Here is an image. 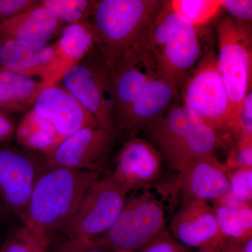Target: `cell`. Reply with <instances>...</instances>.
Wrapping results in <instances>:
<instances>
[{"label": "cell", "instance_id": "6da1fadb", "mask_svg": "<svg viewBox=\"0 0 252 252\" xmlns=\"http://www.w3.org/2000/svg\"><path fill=\"white\" fill-rule=\"evenodd\" d=\"M100 172L46 167L33 187L23 225L49 247L62 232L91 185Z\"/></svg>", "mask_w": 252, "mask_h": 252}, {"label": "cell", "instance_id": "7a4b0ae2", "mask_svg": "<svg viewBox=\"0 0 252 252\" xmlns=\"http://www.w3.org/2000/svg\"><path fill=\"white\" fill-rule=\"evenodd\" d=\"M162 4L159 0H95L82 24L109 64L146 37Z\"/></svg>", "mask_w": 252, "mask_h": 252}, {"label": "cell", "instance_id": "3957f363", "mask_svg": "<svg viewBox=\"0 0 252 252\" xmlns=\"http://www.w3.org/2000/svg\"><path fill=\"white\" fill-rule=\"evenodd\" d=\"M170 171L180 172L198 158L215 156L220 133L183 104H175L145 131Z\"/></svg>", "mask_w": 252, "mask_h": 252}, {"label": "cell", "instance_id": "277c9868", "mask_svg": "<svg viewBox=\"0 0 252 252\" xmlns=\"http://www.w3.org/2000/svg\"><path fill=\"white\" fill-rule=\"evenodd\" d=\"M145 46L160 75L180 94L189 72L203 56L198 28L177 14L169 1H163Z\"/></svg>", "mask_w": 252, "mask_h": 252}, {"label": "cell", "instance_id": "5b68a950", "mask_svg": "<svg viewBox=\"0 0 252 252\" xmlns=\"http://www.w3.org/2000/svg\"><path fill=\"white\" fill-rule=\"evenodd\" d=\"M217 67L226 89L232 113V129L245 96L251 91L252 30L250 23L223 18L217 26Z\"/></svg>", "mask_w": 252, "mask_h": 252}, {"label": "cell", "instance_id": "8992f818", "mask_svg": "<svg viewBox=\"0 0 252 252\" xmlns=\"http://www.w3.org/2000/svg\"><path fill=\"white\" fill-rule=\"evenodd\" d=\"M126 195L111 174L99 177L88 189L63 228L67 241L91 245L114 224L125 205Z\"/></svg>", "mask_w": 252, "mask_h": 252}, {"label": "cell", "instance_id": "52a82bcc", "mask_svg": "<svg viewBox=\"0 0 252 252\" xmlns=\"http://www.w3.org/2000/svg\"><path fill=\"white\" fill-rule=\"evenodd\" d=\"M183 104L220 133L231 130L232 113L226 89L210 51L189 72L180 93Z\"/></svg>", "mask_w": 252, "mask_h": 252}, {"label": "cell", "instance_id": "ba28073f", "mask_svg": "<svg viewBox=\"0 0 252 252\" xmlns=\"http://www.w3.org/2000/svg\"><path fill=\"white\" fill-rule=\"evenodd\" d=\"M79 101L99 125L114 130L115 111L108 64L94 46L59 82Z\"/></svg>", "mask_w": 252, "mask_h": 252}, {"label": "cell", "instance_id": "9c48e42d", "mask_svg": "<svg viewBox=\"0 0 252 252\" xmlns=\"http://www.w3.org/2000/svg\"><path fill=\"white\" fill-rule=\"evenodd\" d=\"M46 164L40 154L0 146V220L24 222L33 187Z\"/></svg>", "mask_w": 252, "mask_h": 252}, {"label": "cell", "instance_id": "30bf717a", "mask_svg": "<svg viewBox=\"0 0 252 252\" xmlns=\"http://www.w3.org/2000/svg\"><path fill=\"white\" fill-rule=\"evenodd\" d=\"M165 215L160 200L149 192L126 200L112 226L91 245L133 252L165 229Z\"/></svg>", "mask_w": 252, "mask_h": 252}, {"label": "cell", "instance_id": "8fae6325", "mask_svg": "<svg viewBox=\"0 0 252 252\" xmlns=\"http://www.w3.org/2000/svg\"><path fill=\"white\" fill-rule=\"evenodd\" d=\"M115 111L114 127L151 81L160 75L145 46V38L109 64Z\"/></svg>", "mask_w": 252, "mask_h": 252}, {"label": "cell", "instance_id": "7c38bea8", "mask_svg": "<svg viewBox=\"0 0 252 252\" xmlns=\"http://www.w3.org/2000/svg\"><path fill=\"white\" fill-rule=\"evenodd\" d=\"M117 137L115 131L105 127H86L42 157L49 166L100 172Z\"/></svg>", "mask_w": 252, "mask_h": 252}, {"label": "cell", "instance_id": "4fadbf2b", "mask_svg": "<svg viewBox=\"0 0 252 252\" xmlns=\"http://www.w3.org/2000/svg\"><path fill=\"white\" fill-rule=\"evenodd\" d=\"M180 94L162 76L151 81L132 104L122 120L116 124L118 137L127 140L146 131L177 104Z\"/></svg>", "mask_w": 252, "mask_h": 252}, {"label": "cell", "instance_id": "5bb4252c", "mask_svg": "<svg viewBox=\"0 0 252 252\" xmlns=\"http://www.w3.org/2000/svg\"><path fill=\"white\" fill-rule=\"evenodd\" d=\"M229 172L215 156L198 158L179 172L174 189L182 193V203L190 200L218 203L229 191Z\"/></svg>", "mask_w": 252, "mask_h": 252}, {"label": "cell", "instance_id": "9a60e30c", "mask_svg": "<svg viewBox=\"0 0 252 252\" xmlns=\"http://www.w3.org/2000/svg\"><path fill=\"white\" fill-rule=\"evenodd\" d=\"M162 162L160 152L153 144L135 137L126 140L119 150L110 174L127 193L155 182L161 173Z\"/></svg>", "mask_w": 252, "mask_h": 252}, {"label": "cell", "instance_id": "2e32d148", "mask_svg": "<svg viewBox=\"0 0 252 252\" xmlns=\"http://www.w3.org/2000/svg\"><path fill=\"white\" fill-rule=\"evenodd\" d=\"M32 108L49 120L64 139L86 127H102L59 83L43 89Z\"/></svg>", "mask_w": 252, "mask_h": 252}, {"label": "cell", "instance_id": "e0dca14e", "mask_svg": "<svg viewBox=\"0 0 252 252\" xmlns=\"http://www.w3.org/2000/svg\"><path fill=\"white\" fill-rule=\"evenodd\" d=\"M170 231L184 246L198 250L224 239L219 230L213 207L202 200L182 203L172 217Z\"/></svg>", "mask_w": 252, "mask_h": 252}, {"label": "cell", "instance_id": "ac0fdd59", "mask_svg": "<svg viewBox=\"0 0 252 252\" xmlns=\"http://www.w3.org/2000/svg\"><path fill=\"white\" fill-rule=\"evenodd\" d=\"M64 26L49 10L37 5L1 23L0 36L33 45H48L60 36Z\"/></svg>", "mask_w": 252, "mask_h": 252}, {"label": "cell", "instance_id": "d6986e66", "mask_svg": "<svg viewBox=\"0 0 252 252\" xmlns=\"http://www.w3.org/2000/svg\"><path fill=\"white\" fill-rule=\"evenodd\" d=\"M54 59L51 61L46 87L57 84L69 68L82 61L95 46L90 31L83 24L66 25L59 39L51 44Z\"/></svg>", "mask_w": 252, "mask_h": 252}, {"label": "cell", "instance_id": "ffe728a7", "mask_svg": "<svg viewBox=\"0 0 252 252\" xmlns=\"http://www.w3.org/2000/svg\"><path fill=\"white\" fill-rule=\"evenodd\" d=\"M54 55L51 44L33 45L0 36V69L39 76L44 88Z\"/></svg>", "mask_w": 252, "mask_h": 252}, {"label": "cell", "instance_id": "44dd1931", "mask_svg": "<svg viewBox=\"0 0 252 252\" xmlns=\"http://www.w3.org/2000/svg\"><path fill=\"white\" fill-rule=\"evenodd\" d=\"M44 88L39 76L0 69V108L13 114H26Z\"/></svg>", "mask_w": 252, "mask_h": 252}, {"label": "cell", "instance_id": "7402d4cb", "mask_svg": "<svg viewBox=\"0 0 252 252\" xmlns=\"http://www.w3.org/2000/svg\"><path fill=\"white\" fill-rule=\"evenodd\" d=\"M14 139L19 147L41 156L54 150L64 140L54 125L32 107L18 124Z\"/></svg>", "mask_w": 252, "mask_h": 252}, {"label": "cell", "instance_id": "603a6c76", "mask_svg": "<svg viewBox=\"0 0 252 252\" xmlns=\"http://www.w3.org/2000/svg\"><path fill=\"white\" fill-rule=\"evenodd\" d=\"M212 207L223 238L238 244L252 238V205L233 206L215 203Z\"/></svg>", "mask_w": 252, "mask_h": 252}, {"label": "cell", "instance_id": "cb8c5ba5", "mask_svg": "<svg viewBox=\"0 0 252 252\" xmlns=\"http://www.w3.org/2000/svg\"><path fill=\"white\" fill-rule=\"evenodd\" d=\"M172 9L195 28L205 26L222 9L220 0H172Z\"/></svg>", "mask_w": 252, "mask_h": 252}, {"label": "cell", "instance_id": "d4e9b609", "mask_svg": "<svg viewBox=\"0 0 252 252\" xmlns=\"http://www.w3.org/2000/svg\"><path fill=\"white\" fill-rule=\"evenodd\" d=\"M95 0H39V6L49 10L64 25L82 24L91 14Z\"/></svg>", "mask_w": 252, "mask_h": 252}, {"label": "cell", "instance_id": "484cf974", "mask_svg": "<svg viewBox=\"0 0 252 252\" xmlns=\"http://www.w3.org/2000/svg\"><path fill=\"white\" fill-rule=\"evenodd\" d=\"M229 191L218 203L233 206L252 205V169H235L230 170Z\"/></svg>", "mask_w": 252, "mask_h": 252}, {"label": "cell", "instance_id": "4316f807", "mask_svg": "<svg viewBox=\"0 0 252 252\" xmlns=\"http://www.w3.org/2000/svg\"><path fill=\"white\" fill-rule=\"evenodd\" d=\"M0 252H49V247L26 225L15 228L8 235Z\"/></svg>", "mask_w": 252, "mask_h": 252}, {"label": "cell", "instance_id": "83f0119b", "mask_svg": "<svg viewBox=\"0 0 252 252\" xmlns=\"http://www.w3.org/2000/svg\"><path fill=\"white\" fill-rule=\"evenodd\" d=\"M224 164L229 170L252 169V137L235 138Z\"/></svg>", "mask_w": 252, "mask_h": 252}, {"label": "cell", "instance_id": "f1b7e54d", "mask_svg": "<svg viewBox=\"0 0 252 252\" xmlns=\"http://www.w3.org/2000/svg\"><path fill=\"white\" fill-rule=\"evenodd\" d=\"M141 249L140 252H190L165 229Z\"/></svg>", "mask_w": 252, "mask_h": 252}, {"label": "cell", "instance_id": "f546056e", "mask_svg": "<svg viewBox=\"0 0 252 252\" xmlns=\"http://www.w3.org/2000/svg\"><path fill=\"white\" fill-rule=\"evenodd\" d=\"M234 139L242 136L252 137V93L247 94L244 99L236 122L231 130Z\"/></svg>", "mask_w": 252, "mask_h": 252}, {"label": "cell", "instance_id": "4dcf8cb0", "mask_svg": "<svg viewBox=\"0 0 252 252\" xmlns=\"http://www.w3.org/2000/svg\"><path fill=\"white\" fill-rule=\"evenodd\" d=\"M39 0H0V24L35 7Z\"/></svg>", "mask_w": 252, "mask_h": 252}, {"label": "cell", "instance_id": "1f68e13d", "mask_svg": "<svg viewBox=\"0 0 252 252\" xmlns=\"http://www.w3.org/2000/svg\"><path fill=\"white\" fill-rule=\"evenodd\" d=\"M222 9L240 23H250L252 19L251 0H220Z\"/></svg>", "mask_w": 252, "mask_h": 252}, {"label": "cell", "instance_id": "d6a6232c", "mask_svg": "<svg viewBox=\"0 0 252 252\" xmlns=\"http://www.w3.org/2000/svg\"><path fill=\"white\" fill-rule=\"evenodd\" d=\"M13 115L0 108V146L7 145L14 139L17 126Z\"/></svg>", "mask_w": 252, "mask_h": 252}, {"label": "cell", "instance_id": "836d02e7", "mask_svg": "<svg viewBox=\"0 0 252 252\" xmlns=\"http://www.w3.org/2000/svg\"><path fill=\"white\" fill-rule=\"evenodd\" d=\"M198 252H241L240 245L238 243H233L229 240L222 239L220 241L200 249Z\"/></svg>", "mask_w": 252, "mask_h": 252}, {"label": "cell", "instance_id": "e575fe53", "mask_svg": "<svg viewBox=\"0 0 252 252\" xmlns=\"http://www.w3.org/2000/svg\"><path fill=\"white\" fill-rule=\"evenodd\" d=\"M59 252H103L99 248L93 245H84L74 242L67 241Z\"/></svg>", "mask_w": 252, "mask_h": 252}, {"label": "cell", "instance_id": "d590c367", "mask_svg": "<svg viewBox=\"0 0 252 252\" xmlns=\"http://www.w3.org/2000/svg\"><path fill=\"white\" fill-rule=\"evenodd\" d=\"M239 245H240V252H252V238L243 243L239 244Z\"/></svg>", "mask_w": 252, "mask_h": 252}, {"label": "cell", "instance_id": "8d00e7d4", "mask_svg": "<svg viewBox=\"0 0 252 252\" xmlns=\"http://www.w3.org/2000/svg\"><path fill=\"white\" fill-rule=\"evenodd\" d=\"M116 252H131V251H126V250H116Z\"/></svg>", "mask_w": 252, "mask_h": 252}]
</instances>
